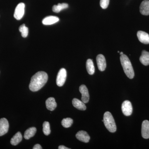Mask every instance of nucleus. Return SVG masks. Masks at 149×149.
I'll return each instance as SVG.
<instances>
[{
  "mask_svg": "<svg viewBox=\"0 0 149 149\" xmlns=\"http://www.w3.org/2000/svg\"><path fill=\"white\" fill-rule=\"evenodd\" d=\"M120 55H122L123 54V52H121L120 53Z\"/></svg>",
  "mask_w": 149,
  "mask_h": 149,
  "instance_id": "nucleus-28",
  "label": "nucleus"
},
{
  "mask_svg": "<svg viewBox=\"0 0 149 149\" xmlns=\"http://www.w3.org/2000/svg\"><path fill=\"white\" fill-rule=\"evenodd\" d=\"M37 129L35 127H31L28 128L25 131L24 133V137L26 140H28L32 137H33L36 133Z\"/></svg>",
  "mask_w": 149,
  "mask_h": 149,
  "instance_id": "nucleus-19",
  "label": "nucleus"
},
{
  "mask_svg": "<svg viewBox=\"0 0 149 149\" xmlns=\"http://www.w3.org/2000/svg\"><path fill=\"white\" fill-rule=\"evenodd\" d=\"M24 8L25 5L24 3H19L17 6L14 14V17L17 20H20L24 16Z\"/></svg>",
  "mask_w": 149,
  "mask_h": 149,
  "instance_id": "nucleus-5",
  "label": "nucleus"
},
{
  "mask_svg": "<svg viewBox=\"0 0 149 149\" xmlns=\"http://www.w3.org/2000/svg\"><path fill=\"white\" fill-rule=\"evenodd\" d=\"M67 77V72L66 70L62 68L60 70L58 73L56 78V84L59 87L63 86Z\"/></svg>",
  "mask_w": 149,
  "mask_h": 149,
  "instance_id": "nucleus-4",
  "label": "nucleus"
},
{
  "mask_svg": "<svg viewBox=\"0 0 149 149\" xmlns=\"http://www.w3.org/2000/svg\"><path fill=\"white\" fill-rule=\"evenodd\" d=\"M103 122L107 130L111 132L114 133L116 130V126L114 118L110 112L107 111L104 115Z\"/></svg>",
  "mask_w": 149,
  "mask_h": 149,
  "instance_id": "nucleus-3",
  "label": "nucleus"
},
{
  "mask_svg": "<svg viewBox=\"0 0 149 149\" xmlns=\"http://www.w3.org/2000/svg\"><path fill=\"white\" fill-rule=\"evenodd\" d=\"M73 123V120L70 118H64L61 121V124L64 128H69Z\"/></svg>",
  "mask_w": 149,
  "mask_h": 149,
  "instance_id": "nucleus-22",
  "label": "nucleus"
},
{
  "mask_svg": "<svg viewBox=\"0 0 149 149\" xmlns=\"http://www.w3.org/2000/svg\"><path fill=\"white\" fill-rule=\"evenodd\" d=\"M43 131L45 135L48 136L51 133L50 124L47 121H45L43 124Z\"/></svg>",
  "mask_w": 149,
  "mask_h": 149,
  "instance_id": "nucleus-24",
  "label": "nucleus"
},
{
  "mask_svg": "<svg viewBox=\"0 0 149 149\" xmlns=\"http://www.w3.org/2000/svg\"><path fill=\"white\" fill-rule=\"evenodd\" d=\"M79 91L82 95V101L85 103H87L90 100V95L88 89L86 86L84 85H81L79 88Z\"/></svg>",
  "mask_w": 149,
  "mask_h": 149,
  "instance_id": "nucleus-7",
  "label": "nucleus"
},
{
  "mask_svg": "<svg viewBox=\"0 0 149 149\" xmlns=\"http://www.w3.org/2000/svg\"><path fill=\"white\" fill-rule=\"evenodd\" d=\"M120 61L123 70L126 76L130 79H133L135 75V73L131 62L128 57L123 54L120 55Z\"/></svg>",
  "mask_w": 149,
  "mask_h": 149,
  "instance_id": "nucleus-2",
  "label": "nucleus"
},
{
  "mask_svg": "<svg viewBox=\"0 0 149 149\" xmlns=\"http://www.w3.org/2000/svg\"><path fill=\"white\" fill-rule=\"evenodd\" d=\"M141 13L144 15H149V1L145 0L141 3L140 7Z\"/></svg>",
  "mask_w": 149,
  "mask_h": 149,
  "instance_id": "nucleus-13",
  "label": "nucleus"
},
{
  "mask_svg": "<svg viewBox=\"0 0 149 149\" xmlns=\"http://www.w3.org/2000/svg\"><path fill=\"white\" fill-rule=\"evenodd\" d=\"M72 104L74 107L80 110L84 111L86 109L85 103L83 101H81L78 99H73L72 100Z\"/></svg>",
  "mask_w": 149,
  "mask_h": 149,
  "instance_id": "nucleus-16",
  "label": "nucleus"
},
{
  "mask_svg": "<svg viewBox=\"0 0 149 149\" xmlns=\"http://www.w3.org/2000/svg\"><path fill=\"white\" fill-rule=\"evenodd\" d=\"M140 61L141 63L144 65H149V52L146 51H143L140 58Z\"/></svg>",
  "mask_w": 149,
  "mask_h": 149,
  "instance_id": "nucleus-17",
  "label": "nucleus"
},
{
  "mask_svg": "<svg viewBox=\"0 0 149 149\" xmlns=\"http://www.w3.org/2000/svg\"><path fill=\"white\" fill-rule=\"evenodd\" d=\"M110 0H100V5L102 8L105 9L107 8L109 5Z\"/></svg>",
  "mask_w": 149,
  "mask_h": 149,
  "instance_id": "nucleus-25",
  "label": "nucleus"
},
{
  "mask_svg": "<svg viewBox=\"0 0 149 149\" xmlns=\"http://www.w3.org/2000/svg\"><path fill=\"white\" fill-rule=\"evenodd\" d=\"M22 139V135L21 133L18 132L11 139L10 143L13 146H16L21 142Z\"/></svg>",
  "mask_w": 149,
  "mask_h": 149,
  "instance_id": "nucleus-18",
  "label": "nucleus"
},
{
  "mask_svg": "<svg viewBox=\"0 0 149 149\" xmlns=\"http://www.w3.org/2000/svg\"><path fill=\"white\" fill-rule=\"evenodd\" d=\"M98 68L100 71H103L107 67L106 61L105 58L103 55L99 54L96 58Z\"/></svg>",
  "mask_w": 149,
  "mask_h": 149,
  "instance_id": "nucleus-8",
  "label": "nucleus"
},
{
  "mask_svg": "<svg viewBox=\"0 0 149 149\" xmlns=\"http://www.w3.org/2000/svg\"><path fill=\"white\" fill-rule=\"evenodd\" d=\"M19 32L21 33V35L22 37L25 38L27 37L29 32V29L27 27H26L25 24H23L19 27Z\"/></svg>",
  "mask_w": 149,
  "mask_h": 149,
  "instance_id": "nucleus-23",
  "label": "nucleus"
},
{
  "mask_svg": "<svg viewBox=\"0 0 149 149\" xmlns=\"http://www.w3.org/2000/svg\"><path fill=\"white\" fill-rule=\"evenodd\" d=\"M9 129V123L6 118L0 119V136H3L7 133Z\"/></svg>",
  "mask_w": 149,
  "mask_h": 149,
  "instance_id": "nucleus-9",
  "label": "nucleus"
},
{
  "mask_svg": "<svg viewBox=\"0 0 149 149\" xmlns=\"http://www.w3.org/2000/svg\"><path fill=\"white\" fill-rule=\"evenodd\" d=\"M86 68L89 74L92 75L95 73V66L93 60L91 59H89L87 60L86 62Z\"/></svg>",
  "mask_w": 149,
  "mask_h": 149,
  "instance_id": "nucleus-20",
  "label": "nucleus"
},
{
  "mask_svg": "<svg viewBox=\"0 0 149 149\" xmlns=\"http://www.w3.org/2000/svg\"><path fill=\"white\" fill-rule=\"evenodd\" d=\"M42 146L40 145V144H36L34 147H33V149H42Z\"/></svg>",
  "mask_w": 149,
  "mask_h": 149,
  "instance_id": "nucleus-26",
  "label": "nucleus"
},
{
  "mask_svg": "<svg viewBox=\"0 0 149 149\" xmlns=\"http://www.w3.org/2000/svg\"><path fill=\"white\" fill-rule=\"evenodd\" d=\"M59 149H69V148H67V147L64 146H60L58 147Z\"/></svg>",
  "mask_w": 149,
  "mask_h": 149,
  "instance_id": "nucleus-27",
  "label": "nucleus"
},
{
  "mask_svg": "<svg viewBox=\"0 0 149 149\" xmlns=\"http://www.w3.org/2000/svg\"><path fill=\"white\" fill-rule=\"evenodd\" d=\"M46 105L49 110L52 111L55 109L57 107V104L55 100L53 97H49L46 100Z\"/></svg>",
  "mask_w": 149,
  "mask_h": 149,
  "instance_id": "nucleus-15",
  "label": "nucleus"
},
{
  "mask_svg": "<svg viewBox=\"0 0 149 149\" xmlns=\"http://www.w3.org/2000/svg\"><path fill=\"white\" fill-rule=\"evenodd\" d=\"M142 136L145 139H149V121L144 120L142 125Z\"/></svg>",
  "mask_w": 149,
  "mask_h": 149,
  "instance_id": "nucleus-10",
  "label": "nucleus"
},
{
  "mask_svg": "<svg viewBox=\"0 0 149 149\" xmlns=\"http://www.w3.org/2000/svg\"><path fill=\"white\" fill-rule=\"evenodd\" d=\"M68 7V5L66 3H58L57 5H54L52 7V10L56 13H58L61 11Z\"/></svg>",
  "mask_w": 149,
  "mask_h": 149,
  "instance_id": "nucleus-21",
  "label": "nucleus"
},
{
  "mask_svg": "<svg viewBox=\"0 0 149 149\" xmlns=\"http://www.w3.org/2000/svg\"><path fill=\"white\" fill-rule=\"evenodd\" d=\"M137 37L141 43L144 44H149V35L146 32L142 31H138Z\"/></svg>",
  "mask_w": 149,
  "mask_h": 149,
  "instance_id": "nucleus-12",
  "label": "nucleus"
},
{
  "mask_svg": "<svg viewBox=\"0 0 149 149\" xmlns=\"http://www.w3.org/2000/svg\"><path fill=\"white\" fill-rule=\"evenodd\" d=\"M59 20L57 17L49 16L45 17L42 20V23L44 25H51L56 23Z\"/></svg>",
  "mask_w": 149,
  "mask_h": 149,
  "instance_id": "nucleus-14",
  "label": "nucleus"
},
{
  "mask_svg": "<svg viewBox=\"0 0 149 149\" xmlns=\"http://www.w3.org/2000/svg\"><path fill=\"white\" fill-rule=\"evenodd\" d=\"M122 112L124 115L126 116H129L132 114L133 112V107L132 104L129 101H125L122 103Z\"/></svg>",
  "mask_w": 149,
  "mask_h": 149,
  "instance_id": "nucleus-6",
  "label": "nucleus"
},
{
  "mask_svg": "<svg viewBox=\"0 0 149 149\" xmlns=\"http://www.w3.org/2000/svg\"><path fill=\"white\" fill-rule=\"evenodd\" d=\"M76 137L79 141L85 143H88L90 140V137L88 133L83 130H80L77 132L76 134Z\"/></svg>",
  "mask_w": 149,
  "mask_h": 149,
  "instance_id": "nucleus-11",
  "label": "nucleus"
},
{
  "mask_svg": "<svg viewBox=\"0 0 149 149\" xmlns=\"http://www.w3.org/2000/svg\"><path fill=\"white\" fill-rule=\"evenodd\" d=\"M48 79V74L44 71H39L32 77L29 83L30 91L36 92L40 90L46 83Z\"/></svg>",
  "mask_w": 149,
  "mask_h": 149,
  "instance_id": "nucleus-1",
  "label": "nucleus"
}]
</instances>
